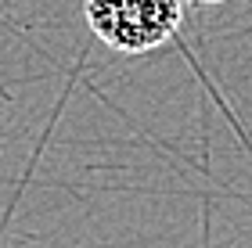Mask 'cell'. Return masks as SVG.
<instances>
[{
	"label": "cell",
	"instance_id": "cell-1",
	"mask_svg": "<svg viewBox=\"0 0 252 248\" xmlns=\"http://www.w3.org/2000/svg\"><path fill=\"white\" fill-rule=\"evenodd\" d=\"M184 0H87V22L119 54L155 51L180 29Z\"/></svg>",
	"mask_w": 252,
	"mask_h": 248
},
{
	"label": "cell",
	"instance_id": "cell-2",
	"mask_svg": "<svg viewBox=\"0 0 252 248\" xmlns=\"http://www.w3.org/2000/svg\"><path fill=\"white\" fill-rule=\"evenodd\" d=\"M188 4H220V0H188Z\"/></svg>",
	"mask_w": 252,
	"mask_h": 248
}]
</instances>
